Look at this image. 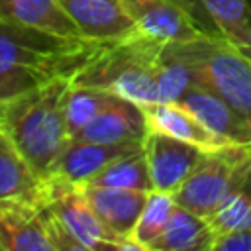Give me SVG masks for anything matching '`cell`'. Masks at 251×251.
I'll list each match as a JSON object with an SVG mask.
<instances>
[{"label":"cell","mask_w":251,"mask_h":251,"mask_svg":"<svg viewBox=\"0 0 251 251\" xmlns=\"http://www.w3.org/2000/svg\"><path fill=\"white\" fill-rule=\"evenodd\" d=\"M102 45L98 39L71 37L0 18V102L75 75Z\"/></svg>","instance_id":"1"},{"label":"cell","mask_w":251,"mask_h":251,"mask_svg":"<svg viewBox=\"0 0 251 251\" xmlns=\"http://www.w3.org/2000/svg\"><path fill=\"white\" fill-rule=\"evenodd\" d=\"M73 76H57L0 102V127L41 178L49 175L71 141L65 104L75 80Z\"/></svg>","instance_id":"2"},{"label":"cell","mask_w":251,"mask_h":251,"mask_svg":"<svg viewBox=\"0 0 251 251\" xmlns=\"http://www.w3.org/2000/svg\"><path fill=\"white\" fill-rule=\"evenodd\" d=\"M137 29L126 37L102 41L98 51L75 73L76 84H90L139 106L159 102L157 69L163 47Z\"/></svg>","instance_id":"3"},{"label":"cell","mask_w":251,"mask_h":251,"mask_svg":"<svg viewBox=\"0 0 251 251\" xmlns=\"http://www.w3.org/2000/svg\"><path fill=\"white\" fill-rule=\"evenodd\" d=\"M37 206L55 251L116 249V241L94 214L82 186L43 176Z\"/></svg>","instance_id":"4"},{"label":"cell","mask_w":251,"mask_h":251,"mask_svg":"<svg viewBox=\"0 0 251 251\" xmlns=\"http://www.w3.org/2000/svg\"><path fill=\"white\" fill-rule=\"evenodd\" d=\"M173 45L188 61L194 82L222 96L251 126V57L212 35Z\"/></svg>","instance_id":"5"},{"label":"cell","mask_w":251,"mask_h":251,"mask_svg":"<svg viewBox=\"0 0 251 251\" xmlns=\"http://www.w3.org/2000/svg\"><path fill=\"white\" fill-rule=\"evenodd\" d=\"M251 167L249 145H224L206 151L190 176L173 192L175 202L210 218Z\"/></svg>","instance_id":"6"},{"label":"cell","mask_w":251,"mask_h":251,"mask_svg":"<svg viewBox=\"0 0 251 251\" xmlns=\"http://www.w3.org/2000/svg\"><path fill=\"white\" fill-rule=\"evenodd\" d=\"M143 153L147 159L153 190L171 194L190 176V173L206 155V151L198 145L153 129H149L143 137Z\"/></svg>","instance_id":"7"},{"label":"cell","mask_w":251,"mask_h":251,"mask_svg":"<svg viewBox=\"0 0 251 251\" xmlns=\"http://www.w3.org/2000/svg\"><path fill=\"white\" fill-rule=\"evenodd\" d=\"M135 29L159 43H184L206 35L190 14L171 0H122Z\"/></svg>","instance_id":"8"},{"label":"cell","mask_w":251,"mask_h":251,"mask_svg":"<svg viewBox=\"0 0 251 251\" xmlns=\"http://www.w3.org/2000/svg\"><path fill=\"white\" fill-rule=\"evenodd\" d=\"M143 141H124V143H98V141H78L71 139L47 176H57L71 184H86L96 176L108 163L122 155L139 151Z\"/></svg>","instance_id":"9"},{"label":"cell","mask_w":251,"mask_h":251,"mask_svg":"<svg viewBox=\"0 0 251 251\" xmlns=\"http://www.w3.org/2000/svg\"><path fill=\"white\" fill-rule=\"evenodd\" d=\"M82 192L94 214L114 237L116 249L120 251V243L126 237H131L149 192L94 184H82Z\"/></svg>","instance_id":"10"},{"label":"cell","mask_w":251,"mask_h":251,"mask_svg":"<svg viewBox=\"0 0 251 251\" xmlns=\"http://www.w3.org/2000/svg\"><path fill=\"white\" fill-rule=\"evenodd\" d=\"M82 37L110 41L135 31L122 0H57Z\"/></svg>","instance_id":"11"},{"label":"cell","mask_w":251,"mask_h":251,"mask_svg":"<svg viewBox=\"0 0 251 251\" xmlns=\"http://www.w3.org/2000/svg\"><path fill=\"white\" fill-rule=\"evenodd\" d=\"M178 102L186 110H190L224 143L251 147V126L245 124L237 116V112L210 88L192 84Z\"/></svg>","instance_id":"12"},{"label":"cell","mask_w":251,"mask_h":251,"mask_svg":"<svg viewBox=\"0 0 251 251\" xmlns=\"http://www.w3.org/2000/svg\"><path fill=\"white\" fill-rule=\"evenodd\" d=\"M147 131L149 127L143 106L116 94L104 106V110L73 139L98 141V143L143 141Z\"/></svg>","instance_id":"13"},{"label":"cell","mask_w":251,"mask_h":251,"mask_svg":"<svg viewBox=\"0 0 251 251\" xmlns=\"http://www.w3.org/2000/svg\"><path fill=\"white\" fill-rule=\"evenodd\" d=\"M0 241L4 251H55L33 200L0 202Z\"/></svg>","instance_id":"14"},{"label":"cell","mask_w":251,"mask_h":251,"mask_svg":"<svg viewBox=\"0 0 251 251\" xmlns=\"http://www.w3.org/2000/svg\"><path fill=\"white\" fill-rule=\"evenodd\" d=\"M143 112L147 118V127L153 131H161L175 139L198 145L204 151H214L227 145L180 102H155L143 106Z\"/></svg>","instance_id":"15"},{"label":"cell","mask_w":251,"mask_h":251,"mask_svg":"<svg viewBox=\"0 0 251 251\" xmlns=\"http://www.w3.org/2000/svg\"><path fill=\"white\" fill-rule=\"evenodd\" d=\"M216 233L208 218L176 204L167 227L149 251H212Z\"/></svg>","instance_id":"16"},{"label":"cell","mask_w":251,"mask_h":251,"mask_svg":"<svg viewBox=\"0 0 251 251\" xmlns=\"http://www.w3.org/2000/svg\"><path fill=\"white\" fill-rule=\"evenodd\" d=\"M43 178L31 169L10 135L0 127V202L37 200Z\"/></svg>","instance_id":"17"},{"label":"cell","mask_w":251,"mask_h":251,"mask_svg":"<svg viewBox=\"0 0 251 251\" xmlns=\"http://www.w3.org/2000/svg\"><path fill=\"white\" fill-rule=\"evenodd\" d=\"M0 18L61 35L82 37L57 0H0Z\"/></svg>","instance_id":"18"},{"label":"cell","mask_w":251,"mask_h":251,"mask_svg":"<svg viewBox=\"0 0 251 251\" xmlns=\"http://www.w3.org/2000/svg\"><path fill=\"white\" fill-rule=\"evenodd\" d=\"M220 35L251 57V4L249 0H202Z\"/></svg>","instance_id":"19"},{"label":"cell","mask_w":251,"mask_h":251,"mask_svg":"<svg viewBox=\"0 0 251 251\" xmlns=\"http://www.w3.org/2000/svg\"><path fill=\"white\" fill-rule=\"evenodd\" d=\"M86 184L94 186H112V188H131V190H153L147 159L143 147L129 155H122L108 163L96 176H92Z\"/></svg>","instance_id":"20"},{"label":"cell","mask_w":251,"mask_h":251,"mask_svg":"<svg viewBox=\"0 0 251 251\" xmlns=\"http://www.w3.org/2000/svg\"><path fill=\"white\" fill-rule=\"evenodd\" d=\"M208 222L216 239L233 231H251V167Z\"/></svg>","instance_id":"21"},{"label":"cell","mask_w":251,"mask_h":251,"mask_svg":"<svg viewBox=\"0 0 251 251\" xmlns=\"http://www.w3.org/2000/svg\"><path fill=\"white\" fill-rule=\"evenodd\" d=\"M116 94L90 86V84H76L73 80V86L67 94V104H65V118H67V129L71 139L80 133L102 110L104 106L114 98Z\"/></svg>","instance_id":"22"},{"label":"cell","mask_w":251,"mask_h":251,"mask_svg":"<svg viewBox=\"0 0 251 251\" xmlns=\"http://www.w3.org/2000/svg\"><path fill=\"white\" fill-rule=\"evenodd\" d=\"M192 84L196 82H194V73L188 61L175 49L173 43H167L163 47L159 69H157L159 102H178Z\"/></svg>","instance_id":"23"},{"label":"cell","mask_w":251,"mask_h":251,"mask_svg":"<svg viewBox=\"0 0 251 251\" xmlns=\"http://www.w3.org/2000/svg\"><path fill=\"white\" fill-rule=\"evenodd\" d=\"M175 208H176V202L171 192L149 190L145 206H143V210L137 218V224L133 227V233H131V237L143 247V251H149L153 241L163 233Z\"/></svg>","instance_id":"24"},{"label":"cell","mask_w":251,"mask_h":251,"mask_svg":"<svg viewBox=\"0 0 251 251\" xmlns=\"http://www.w3.org/2000/svg\"><path fill=\"white\" fill-rule=\"evenodd\" d=\"M171 2L178 4L180 8H184V10L190 14V18L196 22V25H198L206 35L222 37V35H220V31H218V27H216V24H214V20L210 18V14H208V10H206V6H204V2H202V0H171Z\"/></svg>","instance_id":"25"},{"label":"cell","mask_w":251,"mask_h":251,"mask_svg":"<svg viewBox=\"0 0 251 251\" xmlns=\"http://www.w3.org/2000/svg\"><path fill=\"white\" fill-rule=\"evenodd\" d=\"M212 251H251V231H233L216 239Z\"/></svg>","instance_id":"26"},{"label":"cell","mask_w":251,"mask_h":251,"mask_svg":"<svg viewBox=\"0 0 251 251\" xmlns=\"http://www.w3.org/2000/svg\"><path fill=\"white\" fill-rule=\"evenodd\" d=\"M0 251H4V247H2V241H0Z\"/></svg>","instance_id":"27"}]
</instances>
